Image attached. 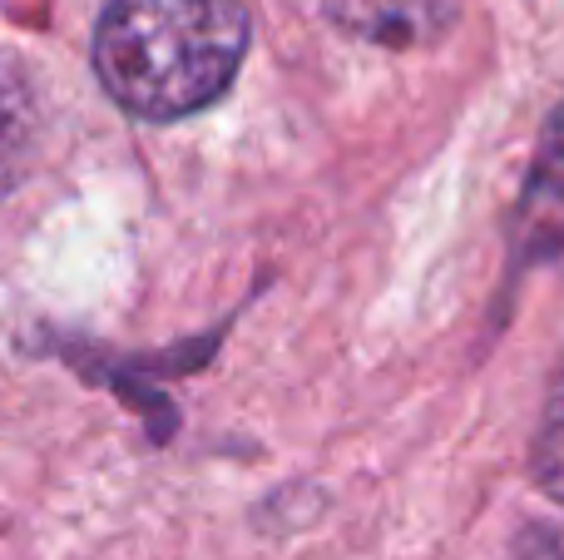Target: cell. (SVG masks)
<instances>
[{"label": "cell", "mask_w": 564, "mask_h": 560, "mask_svg": "<svg viewBox=\"0 0 564 560\" xmlns=\"http://www.w3.org/2000/svg\"><path fill=\"white\" fill-rule=\"evenodd\" d=\"M243 45L238 0H115L99 20L95 65L124 109L178 119L224 95Z\"/></svg>", "instance_id": "obj_1"}, {"label": "cell", "mask_w": 564, "mask_h": 560, "mask_svg": "<svg viewBox=\"0 0 564 560\" xmlns=\"http://www.w3.org/2000/svg\"><path fill=\"white\" fill-rule=\"evenodd\" d=\"M516 254L525 263H545V258L564 254V99L550 115L545 134H540L525 189H520Z\"/></svg>", "instance_id": "obj_2"}, {"label": "cell", "mask_w": 564, "mask_h": 560, "mask_svg": "<svg viewBox=\"0 0 564 560\" xmlns=\"http://www.w3.org/2000/svg\"><path fill=\"white\" fill-rule=\"evenodd\" d=\"M341 30L371 45H426L456 15V0H322Z\"/></svg>", "instance_id": "obj_3"}, {"label": "cell", "mask_w": 564, "mask_h": 560, "mask_svg": "<svg viewBox=\"0 0 564 560\" xmlns=\"http://www.w3.org/2000/svg\"><path fill=\"white\" fill-rule=\"evenodd\" d=\"M30 149H35V95L15 60L0 55V194L25 174Z\"/></svg>", "instance_id": "obj_4"}, {"label": "cell", "mask_w": 564, "mask_h": 560, "mask_svg": "<svg viewBox=\"0 0 564 560\" xmlns=\"http://www.w3.org/2000/svg\"><path fill=\"white\" fill-rule=\"evenodd\" d=\"M535 476L555 502H564V373L555 392H550L545 422H540V437H535Z\"/></svg>", "instance_id": "obj_5"}]
</instances>
